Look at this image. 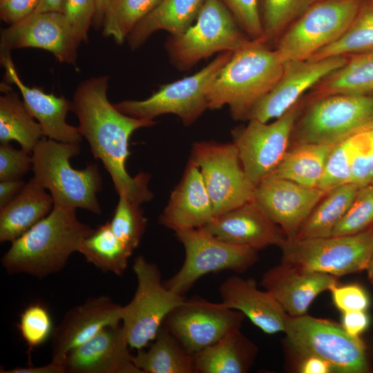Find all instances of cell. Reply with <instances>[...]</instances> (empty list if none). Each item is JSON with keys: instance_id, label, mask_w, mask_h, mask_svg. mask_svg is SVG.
<instances>
[{"instance_id": "obj_46", "label": "cell", "mask_w": 373, "mask_h": 373, "mask_svg": "<svg viewBox=\"0 0 373 373\" xmlns=\"http://www.w3.org/2000/svg\"><path fill=\"white\" fill-rule=\"evenodd\" d=\"M334 304L342 313L350 311H366L370 298L365 290L359 285L338 284L330 290Z\"/></svg>"}, {"instance_id": "obj_56", "label": "cell", "mask_w": 373, "mask_h": 373, "mask_svg": "<svg viewBox=\"0 0 373 373\" xmlns=\"http://www.w3.org/2000/svg\"><path fill=\"white\" fill-rule=\"evenodd\" d=\"M0 1H1V0H0Z\"/></svg>"}, {"instance_id": "obj_42", "label": "cell", "mask_w": 373, "mask_h": 373, "mask_svg": "<svg viewBox=\"0 0 373 373\" xmlns=\"http://www.w3.org/2000/svg\"><path fill=\"white\" fill-rule=\"evenodd\" d=\"M95 10L96 0H64L63 3L61 12L80 44L88 41Z\"/></svg>"}, {"instance_id": "obj_29", "label": "cell", "mask_w": 373, "mask_h": 373, "mask_svg": "<svg viewBox=\"0 0 373 373\" xmlns=\"http://www.w3.org/2000/svg\"><path fill=\"white\" fill-rule=\"evenodd\" d=\"M147 350L132 356L141 373H196L194 354L162 325Z\"/></svg>"}, {"instance_id": "obj_23", "label": "cell", "mask_w": 373, "mask_h": 373, "mask_svg": "<svg viewBox=\"0 0 373 373\" xmlns=\"http://www.w3.org/2000/svg\"><path fill=\"white\" fill-rule=\"evenodd\" d=\"M1 62L6 69L7 82L18 88L27 110L40 124L44 137L61 142L79 143L82 137L78 128L66 121L67 113L72 108V102L64 96L47 93L41 87L24 84L10 54L1 55Z\"/></svg>"}, {"instance_id": "obj_7", "label": "cell", "mask_w": 373, "mask_h": 373, "mask_svg": "<svg viewBox=\"0 0 373 373\" xmlns=\"http://www.w3.org/2000/svg\"><path fill=\"white\" fill-rule=\"evenodd\" d=\"M137 288L132 300L121 308L122 325L131 349H144L153 341L169 314L184 296L167 288L158 266L143 256L133 261Z\"/></svg>"}, {"instance_id": "obj_49", "label": "cell", "mask_w": 373, "mask_h": 373, "mask_svg": "<svg viewBox=\"0 0 373 373\" xmlns=\"http://www.w3.org/2000/svg\"><path fill=\"white\" fill-rule=\"evenodd\" d=\"M26 184L21 179L0 181V208L13 200Z\"/></svg>"}, {"instance_id": "obj_48", "label": "cell", "mask_w": 373, "mask_h": 373, "mask_svg": "<svg viewBox=\"0 0 373 373\" xmlns=\"http://www.w3.org/2000/svg\"><path fill=\"white\" fill-rule=\"evenodd\" d=\"M370 324L365 311H350L342 313L341 325L350 335L360 337Z\"/></svg>"}, {"instance_id": "obj_53", "label": "cell", "mask_w": 373, "mask_h": 373, "mask_svg": "<svg viewBox=\"0 0 373 373\" xmlns=\"http://www.w3.org/2000/svg\"><path fill=\"white\" fill-rule=\"evenodd\" d=\"M64 1V0H39L35 12H61Z\"/></svg>"}, {"instance_id": "obj_26", "label": "cell", "mask_w": 373, "mask_h": 373, "mask_svg": "<svg viewBox=\"0 0 373 373\" xmlns=\"http://www.w3.org/2000/svg\"><path fill=\"white\" fill-rule=\"evenodd\" d=\"M53 207L51 195L32 177L13 200L0 208V242H12L48 216Z\"/></svg>"}, {"instance_id": "obj_37", "label": "cell", "mask_w": 373, "mask_h": 373, "mask_svg": "<svg viewBox=\"0 0 373 373\" xmlns=\"http://www.w3.org/2000/svg\"><path fill=\"white\" fill-rule=\"evenodd\" d=\"M317 0H262L265 42L278 40L284 31Z\"/></svg>"}, {"instance_id": "obj_18", "label": "cell", "mask_w": 373, "mask_h": 373, "mask_svg": "<svg viewBox=\"0 0 373 373\" xmlns=\"http://www.w3.org/2000/svg\"><path fill=\"white\" fill-rule=\"evenodd\" d=\"M325 194L317 187L269 177L256 186L253 200L280 227L287 239L293 240Z\"/></svg>"}, {"instance_id": "obj_30", "label": "cell", "mask_w": 373, "mask_h": 373, "mask_svg": "<svg viewBox=\"0 0 373 373\" xmlns=\"http://www.w3.org/2000/svg\"><path fill=\"white\" fill-rule=\"evenodd\" d=\"M334 145L290 144L282 160L269 177L288 180L307 187H317Z\"/></svg>"}, {"instance_id": "obj_16", "label": "cell", "mask_w": 373, "mask_h": 373, "mask_svg": "<svg viewBox=\"0 0 373 373\" xmlns=\"http://www.w3.org/2000/svg\"><path fill=\"white\" fill-rule=\"evenodd\" d=\"M77 40L61 12H34L1 32V55L17 48H36L51 52L61 63L76 66Z\"/></svg>"}, {"instance_id": "obj_54", "label": "cell", "mask_w": 373, "mask_h": 373, "mask_svg": "<svg viewBox=\"0 0 373 373\" xmlns=\"http://www.w3.org/2000/svg\"><path fill=\"white\" fill-rule=\"evenodd\" d=\"M368 278L373 284V258H372L368 267L367 268Z\"/></svg>"}, {"instance_id": "obj_50", "label": "cell", "mask_w": 373, "mask_h": 373, "mask_svg": "<svg viewBox=\"0 0 373 373\" xmlns=\"http://www.w3.org/2000/svg\"><path fill=\"white\" fill-rule=\"evenodd\" d=\"M302 373H329L333 370L330 364L324 359L315 356H306L299 367Z\"/></svg>"}, {"instance_id": "obj_20", "label": "cell", "mask_w": 373, "mask_h": 373, "mask_svg": "<svg viewBox=\"0 0 373 373\" xmlns=\"http://www.w3.org/2000/svg\"><path fill=\"white\" fill-rule=\"evenodd\" d=\"M122 323L108 326L70 351L65 373H141L134 365Z\"/></svg>"}, {"instance_id": "obj_44", "label": "cell", "mask_w": 373, "mask_h": 373, "mask_svg": "<svg viewBox=\"0 0 373 373\" xmlns=\"http://www.w3.org/2000/svg\"><path fill=\"white\" fill-rule=\"evenodd\" d=\"M373 180V130L364 132L354 156L350 183L359 187Z\"/></svg>"}, {"instance_id": "obj_17", "label": "cell", "mask_w": 373, "mask_h": 373, "mask_svg": "<svg viewBox=\"0 0 373 373\" xmlns=\"http://www.w3.org/2000/svg\"><path fill=\"white\" fill-rule=\"evenodd\" d=\"M347 59V56L341 55L284 61L278 81L253 106L247 120L255 119L266 123L280 117L299 102L305 91L343 66Z\"/></svg>"}, {"instance_id": "obj_39", "label": "cell", "mask_w": 373, "mask_h": 373, "mask_svg": "<svg viewBox=\"0 0 373 373\" xmlns=\"http://www.w3.org/2000/svg\"><path fill=\"white\" fill-rule=\"evenodd\" d=\"M146 222L140 204L125 196H119L109 223L115 235L131 251L139 245L146 230Z\"/></svg>"}, {"instance_id": "obj_31", "label": "cell", "mask_w": 373, "mask_h": 373, "mask_svg": "<svg viewBox=\"0 0 373 373\" xmlns=\"http://www.w3.org/2000/svg\"><path fill=\"white\" fill-rule=\"evenodd\" d=\"M1 90L3 95L0 97V143L15 140L32 154L41 137H44L41 126L10 87L1 84Z\"/></svg>"}, {"instance_id": "obj_52", "label": "cell", "mask_w": 373, "mask_h": 373, "mask_svg": "<svg viewBox=\"0 0 373 373\" xmlns=\"http://www.w3.org/2000/svg\"><path fill=\"white\" fill-rule=\"evenodd\" d=\"M111 1L112 0H96V10L93 22L95 29L98 30L102 27L105 12Z\"/></svg>"}, {"instance_id": "obj_43", "label": "cell", "mask_w": 373, "mask_h": 373, "mask_svg": "<svg viewBox=\"0 0 373 373\" xmlns=\"http://www.w3.org/2000/svg\"><path fill=\"white\" fill-rule=\"evenodd\" d=\"M252 40L265 41L258 0H221Z\"/></svg>"}, {"instance_id": "obj_45", "label": "cell", "mask_w": 373, "mask_h": 373, "mask_svg": "<svg viewBox=\"0 0 373 373\" xmlns=\"http://www.w3.org/2000/svg\"><path fill=\"white\" fill-rule=\"evenodd\" d=\"M32 167V154L10 143L0 144V181L20 180Z\"/></svg>"}, {"instance_id": "obj_8", "label": "cell", "mask_w": 373, "mask_h": 373, "mask_svg": "<svg viewBox=\"0 0 373 373\" xmlns=\"http://www.w3.org/2000/svg\"><path fill=\"white\" fill-rule=\"evenodd\" d=\"M233 52H221L194 75L162 86L143 100H124L115 106L122 113L153 120L165 114L177 115L185 126L194 123L208 108L209 90Z\"/></svg>"}, {"instance_id": "obj_24", "label": "cell", "mask_w": 373, "mask_h": 373, "mask_svg": "<svg viewBox=\"0 0 373 373\" xmlns=\"http://www.w3.org/2000/svg\"><path fill=\"white\" fill-rule=\"evenodd\" d=\"M214 218L212 202L198 166L189 160L159 223L175 232L204 227Z\"/></svg>"}, {"instance_id": "obj_57", "label": "cell", "mask_w": 373, "mask_h": 373, "mask_svg": "<svg viewBox=\"0 0 373 373\" xmlns=\"http://www.w3.org/2000/svg\"><path fill=\"white\" fill-rule=\"evenodd\" d=\"M373 1V0H372Z\"/></svg>"}, {"instance_id": "obj_1", "label": "cell", "mask_w": 373, "mask_h": 373, "mask_svg": "<svg viewBox=\"0 0 373 373\" xmlns=\"http://www.w3.org/2000/svg\"><path fill=\"white\" fill-rule=\"evenodd\" d=\"M108 75H100L82 82L74 93L71 111L78 119L79 133L87 140L94 157L102 162L118 195L141 205L153 198L149 189L151 175L140 172L131 177L128 173V141L135 131L156 122L120 112L108 99Z\"/></svg>"}, {"instance_id": "obj_36", "label": "cell", "mask_w": 373, "mask_h": 373, "mask_svg": "<svg viewBox=\"0 0 373 373\" xmlns=\"http://www.w3.org/2000/svg\"><path fill=\"white\" fill-rule=\"evenodd\" d=\"M162 0H112L104 14L102 33L122 44L136 25Z\"/></svg>"}, {"instance_id": "obj_34", "label": "cell", "mask_w": 373, "mask_h": 373, "mask_svg": "<svg viewBox=\"0 0 373 373\" xmlns=\"http://www.w3.org/2000/svg\"><path fill=\"white\" fill-rule=\"evenodd\" d=\"M104 272L122 276L133 251L115 235L109 222L99 226L82 242L78 251Z\"/></svg>"}, {"instance_id": "obj_28", "label": "cell", "mask_w": 373, "mask_h": 373, "mask_svg": "<svg viewBox=\"0 0 373 373\" xmlns=\"http://www.w3.org/2000/svg\"><path fill=\"white\" fill-rule=\"evenodd\" d=\"M206 0H162L141 20L127 37L132 50L141 46L157 30L171 36L184 32L196 20Z\"/></svg>"}, {"instance_id": "obj_3", "label": "cell", "mask_w": 373, "mask_h": 373, "mask_svg": "<svg viewBox=\"0 0 373 373\" xmlns=\"http://www.w3.org/2000/svg\"><path fill=\"white\" fill-rule=\"evenodd\" d=\"M283 61L277 50L262 40H251L233 52L213 82L208 95V108L229 106L236 120H247L253 106L278 81Z\"/></svg>"}, {"instance_id": "obj_13", "label": "cell", "mask_w": 373, "mask_h": 373, "mask_svg": "<svg viewBox=\"0 0 373 373\" xmlns=\"http://www.w3.org/2000/svg\"><path fill=\"white\" fill-rule=\"evenodd\" d=\"M189 160L200 169L214 217L253 200L256 186L247 177L233 142H196Z\"/></svg>"}, {"instance_id": "obj_19", "label": "cell", "mask_w": 373, "mask_h": 373, "mask_svg": "<svg viewBox=\"0 0 373 373\" xmlns=\"http://www.w3.org/2000/svg\"><path fill=\"white\" fill-rule=\"evenodd\" d=\"M122 305L107 296H94L70 309L52 335L51 361L62 365L68 354L104 328L122 323Z\"/></svg>"}, {"instance_id": "obj_11", "label": "cell", "mask_w": 373, "mask_h": 373, "mask_svg": "<svg viewBox=\"0 0 373 373\" xmlns=\"http://www.w3.org/2000/svg\"><path fill=\"white\" fill-rule=\"evenodd\" d=\"M362 0H317L277 41L283 61L306 60L338 39L356 17Z\"/></svg>"}, {"instance_id": "obj_25", "label": "cell", "mask_w": 373, "mask_h": 373, "mask_svg": "<svg viewBox=\"0 0 373 373\" xmlns=\"http://www.w3.org/2000/svg\"><path fill=\"white\" fill-rule=\"evenodd\" d=\"M219 292L221 303L241 312L263 332H285L289 316L267 291L257 287L255 280L231 276L221 283Z\"/></svg>"}, {"instance_id": "obj_14", "label": "cell", "mask_w": 373, "mask_h": 373, "mask_svg": "<svg viewBox=\"0 0 373 373\" xmlns=\"http://www.w3.org/2000/svg\"><path fill=\"white\" fill-rule=\"evenodd\" d=\"M300 111L299 101L271 123L251 119L247 126L232 131L242 167L255 186L271 174L284 157Z\"/></svg>"}, {"instance_id": "obj_40", "label": "cell", "mask_w": 373, "mask_h": 373, "mask_svg": "<svg viewBox=\"0 0 373 373\" xmlns=\"http://www.w3.org/2000/svg\"><path fill=\"white\" fill-rule=\"evenodd\" d=\"M373 226V184L360 187L350 209L332 236L356 234Z\"/></svg>"}, {"instance_id": "obj_4", "label": "cell", "mask_w": 373, "mask_h": 373, "mask_svg": "<svg viewBox=\"0 0 373 373\" xmlns=\"http://www.w3.org/2000/svg\"><path fill=\"white\" fill-rule=\"evenodd\" d=\"M80 150L79 143L41 138L32 153L33 178L49 191L54 207L80 208L100 215L97 194L102 190V180L98 166L88 164L78 170L70 163Z\"/></svg>"}, {"instance_id": "obj_12", "label": "cell", "mask_w": 373, "mask_h": 373, "mask_svg": "<svg viewBox=\"0 0 373 373\" xmlns=\"http://www.w3.org/2000/svg\"><path fill=\"white\" fill-rule=\"evenodd\" d=\"M281 262L335 277L366 270L373 258V226L352 235L286 240Z\"/></svg>"}, {"instance_id": "obj_27", "label": "cell", "mask_w": 373, "mask_h": 373, "mask_svg": "<svg viewBox=\"0 0 373 373\" xmlns=\"http://www.w3.org/2000/svg\"><path fill=\"white\" fill-rule=\"evenodd\" d=\"M257 352L255 344L236 329L194 354L196 373L247 372Z\"/></svg>"}, {"instance_id": "obj_33", "label": "cell", "mask_w": 373, "mask_h": 373, "mask_svg": "<svg viewBox=\"0 0 373 373\" xmlns=\"http://www.w3.org/2000/svg\"><path fill=\"white\" fill-rule=\"evenodd\" d=\"M316 85L315 97L334 94H373V50L350 55L343 66Z\"/></svg>"}, {"instance_id": "obj_32", "label": "cell", "mask_w": 373, "mask_h": 373, "mask_svg": "<svg viewBox=\"0 0 373 373\" xmlns=\"http://www.w3.org/2000/svg\"><path fill=\"white\" fill-rule=\"evenodd\" d=\"M360 187L347 183L326 193L314 207L295 240L324 238L333 231L350 209Z\"/></svg>"}, {"instance_id": "obj_9", "label": "cell", "mask_w": 373, "mask_h": 373, "mask_svg": "<svg viewBox=\"0 0 373 373\" xmlns=\"http://www.w3.org/2000/svg\"><path fill=\"white\" fill-rule=\"evenodd\" d=\"M287 339L303 356H315L327 361L333 372L367 373L371 371L367 349L360 337L350 335L341 325L307 314L289 316Z\"/></svg>"}, {"instance_id": "obj_5", "label": "cell", "mask_w": 373, "mask_h": 373, "mask_svg": "<svg viewBox=\"0 0 373 373\" xmlns=\"http://www.w3.org/2000/svg\"><path fill=\"white\" fill-rule=\"evenodd\" d=\"M373 130V94L314 97L296 122L290 144H335Z\"/></svg>"}, {"instance_id": "obj_47", "label": "cell", "mask_w": 373, "mask_h": 373, "mask_svg": "<svg viewBox=\"0 0 373 373\" xmlns=\"http://www.w3.org/2000/svg\"><path fill=\"white\" fill-rule=\"evenodd\" d=\"M39 0H1L0 17L12 25L25 19L37 9Z\"/></svg>"}, {"instance_id": "obj_15", "label": "cell", "mask_w": 373, "mask_h": 373, "mask_svg": "<svg viewBox=\"0 0 373 373\" xmlns=\"http://www.w3.org/2000/svg\"><path fill=\"white\" fill-rule=\"evenodd\" d=\"M245 316L199 296L185 299L166 316L163 325L190 353L195 354L240 329Z\"/></svg>"}, {"instance_id": "obj_51", "label": "cell", "mask_w": 373, "mask_h": 373, "mask_svg": "<svg viewBox=\"0 0 373 373\" xmlns=\"http://www.w3.org/2000/svg\"><path fill=\"white\" fill-rule=\"evenodd\" d=\"M2 372L7 373H65L63 365H57L53 362L37 367H15Z\"/></svg>"}, {"instance_id": "obj_38", "label": "cell", "mask_w": 373, "mask_h": 373, "mask_svg": "<svg viewBox=\"0 0 373 373\" xmlns=\"http://www.w3.org/2000/svg\"><path fill=\"white\" fill-rule=\"evenodd\" d=\"M363 133L335 144L331 149L317 188L325 193L350 183L354 156Z\"/></svg>"}, {"instance_id": "obj_22", "label": "cell", "mask_w": 373, "mask_h": 373, "mask_svg": "<svg viewBox=\"0 0 373 373\" xmlns=\"http://www.w3.org/2000/svg\"><path fill=\"white\" fill-rule=\"evenodd\" d=\"M217 238L258 251L269 246L280 247L287 237L251 200L217 216L205 227Z\"/></svg>"}, {"instance_id": "obj_21", "label": "cell", "mask_w": 373, "mask_h": 373, "mask_svg": "<svg viewBox=\"0 0 373 373\" xmlns=\"http://www.w3.org/2000/svg\"><path fill=\"white\" fill-rule=\"evenodd\" d=\"M261 285L292 317L306 314L313 300L337 285V277L281 262L263 275Z\"/></svg>"}, {"instance_id": "obj_2", "label": "cell", "mask_w": 373, "mask_h": 373, "mask_svg": "<svg viewBox=\"0 0 373 373\" xmlns=\"http://www.w3.org/2000/svg\"><path fill=\"white\" fill-rule=\"evenodd\" d=\"M94 229L79 221L76 209L54 207L51 212L11 242L1 258L9 274L39 278L61 271Z\"/></svg>"}, {"instance_id": "obj_6", "label": "cell", "mask_w": 373, "mask_h": 373, "mask_svg": "<svg viewBox=\"0 0 373 373\" xmlns=\"http://www.w3.org/2000/svg\"><path fill=\"white\" fill-rule=\"evenodd\" d=\"M238 23L221 0H206L195 22L167 41L170 60L180 70H187L216 52L240 50L252 39Z\"/></svg>"}, {"instance_id": "obj_35", "label": "cell", "mask_w": 373, "mask_h": 373, "mask_svg": "<svg viewBox=\"0 0 373 373\" xmlns=\"http://www.w3.org/2000/svg\"><path fill=\"white\" fill-rule=\"evenodd\" d=\"M373 50V1L362 0L350 26L336 41L323 48L311 59L350 55Z\"/></svg>"}, {"instance_id": "obj_10", "label": "cell", "mask_w": 373, "mask_h": 373, "mask_svg": "<svg viewBox=\"0 0 373 373\" xmlns=\"http://www.w3.org/2000/svg\"><path fill=\"white\" fill-rule=\"evenodd\" d=\"M175 233L184 247V260L180 269L164 283L180 295L184 296L207 274L223 271L242 273L258 260L257 251L224 241L204 227Z\"/></svg>"}, {"instance_id": "obj_55", "label": "cell", "mask_w": 373, "mask_h": 373, "mask_svg": "<svg viewBox=\"0 0 373 373\" xmlns=\"http://www.w3.org/2000/svg\"><path fill=\"white\" fill-rule=\"evenodd\" d=\"M370 184H373V180H372V181L371 182V183H370Z\"/></svg>"}, {"instance_id": "obj_41", "label": "cell", "mask_w": 373, "mask_h": 373, "mask_svg": "<svg viewBox=\"0 0 373 373\" xmlns=\"http://www.w3.org/2000/svg\"><path fill=\"white\" fill-rule=\"evenodd\" d=\"M18 328L29 352L44 344L54 331L48 309L38 303L30 304L23 310L20 315Z\"/></svg>"}]
</instances>
